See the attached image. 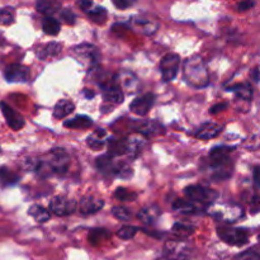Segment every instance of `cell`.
I'll use <instances>...</instances> for the list:
<instances>
[{"label": "cell", "instance_id": "30", "mask_svg": "<svg viewBox=\"0 0 260 260\" xmlns=\"http://www.w3.org/2000/svg\"><path fill=\"white\" fill-rule=\"evenodd\" d=\"M36 7H37L38 12L46 14L47 17H51L53 13H56L60 9L61 4L58 2H38Z\"/></svg>", "mask_w": 260, "mask_h": 260}, {"label": "cell", "instance_id": "33", "mask_svg": "<svg viewBox=\"0 0 260 260\" xmlns=\"http://www.w3.org/2000/svg\"><path fill=\"white\" fill-rule=\"evenodd\" d=\"M114 197L121 202H131V201L137 200V194L127 188H117L114 192Z\"/></svg>", "mask_w": 260, "mask_h": 260}, {"label": "cell", "instance_id": "14", "mask_svg": "<svg viewBox=\"0 0 260 260\" xmlns=\"http://www.w3.org/2000/svg\"><path fill=\"white\" fill-rule=\"evenodd\" d=\"M132 29L142 35H154L159 28V23L156 20H152L150 18L145 17H134L129 22Z\"/></svg>", "mask_w": 260, "mask_h": 260}, {"label": "cell", "instance_id": "48", "mask_svg": "<svg viewBox=\"0 0 260 260\" xmlns=\"http://www.w3.org/2000/svg\"><path fill=\"white\" fill-rule=\"evenodd\" d=\"M78 5L84 10V12H86V10L90 9V8L93 7V3L91 2H79Z\"/></svg>", "mask_w": 260, "mask_h": 260}, {"label": "cell", "instance_id": "12", "mask_svg": "<svg viewBox=\"0 0 260 260\" xmlns=\"http://www.w3.org/2000/svg\"><path fill=\"white\" fill-rule=\"evenodd\" d=\"M4 75L9 83H25L29 79V69L20 63H13L5 69Z\"/></svg>", "mask_w": 260, "mask_h": 260}, {"label": "cell", "instance_id": "47", "mask_svg": "<svg viewBox=\"0 0 260 260\" xmlns=\"http://www.w3.org/2000/svg\"><path fill=\"white\" fill-rule=\"evenodd\" d=\"M250 76H251V79H253L254 83H259V81H260V71H259V69L258 68L254 69V70L251 71Z\"/></svg>", "mask_w": 260, "mask_h": 260}, {"label": "cell", "instance_id": "13", "mask_svg": "<svg viewBox=\"0 0 260 260\" xmlns=\"http://www.w3.org/2000/svg\"><path fill=\"white\" fill-rule=\"evenodd\" d=\"M155 95L151 93L142 94V95L137 96L134 102L129 106V111L132 113L137 114V116H145V114L149 113V111L151 109V107L154 106Z\"/></svg>", "mask_w": 260, "mask_h": 260}, {"label": "cell", "instance_id": "29", "mask_svg": "<svg viewBox=\"0 0 260 260\" xmlns=\"http://www.w3.org/2000/svg\"><path fill=\"white\" fill-rule=\"evenodd\" d=\"M173 208L175 211H178L179 213H184V215H190V213L200 212L197 210L194 205H193L190 201H184V200H177L173 203Z\"/></svg>", "mask_w": 260, "mask_h": 260}, {"label": "cell", "instance_id": "37", "mask_svg": "<svg viewBox=\"0 0 260 260\" xmlns=\"http://www.w3.org/2000/svg\"><path fill=\"white\" fill-rule=\"evenodd\" d=\"M14 22V10L9 7L0 8V24H12Z\"/></svg>", "mask_w": 260, "mask_h": 260}, {"label": "cell", "instance_id": "39", "mask_svg": "<svg viewBox=\"0 0 260 260\" xmlns=\"http://www.w3.org/2000/svg\"><path fill=\"white\" fill-rule=\"evenodd\" d=\"M137 231H139V229L136 226H123L117 231V236L122 240H129V239L135 238Z\"/></svg>", "mask_w": 260, "mask_h": 260}, {"label": "cell", "instance_id": "35", "mask_svg": "<svg viewBox=\"0 0 260 260\" xmlns=\"http://www.w3.org/2000/svg\"><path fill=\"white\" fill-rule=\"evenodd\" d=\"M173 233L177 234L178 236H189L194 233V228L189 223L177 222L173 226Z\"/></svg>", "mask_w": 260, "mask_h": 260}, {"label": "cell", "instance_id": "8", "mask_svg": "<svg viewBox=\"0 0 260 260\" xmlns=\"http://www.w3.org/2000/svg\"><path fill=\"white\" fill-rule=\"evenodd\" d=\"M180 68V57L177 53H168L160 61V70L164 81L169 83L173 81L177 76Z\"/></svg>", "mask_w": 260, "mask_h": 260}, {"label": "cell", "instance_id": "38", "mask_svg": "<svg viewBox=\"0 0 260 260\" xmlns=\"http://www.w3.org/2000/svg\"><path fill=\"white\" fill-rule=\"evenodd\" d=\"M61 50H62V46H61L60 43L52 42V43H50V45H47L45 48H43L40 56H41V58L51 57V56H55V55H57V53H60Z\"/></svg>", "mask_w": 260, "mask_h": 260}, {"label": "cell", "instance_id": "42", "mask_svg": "<svg viewBox=\"0 0 260 260\" xmlns=\"http://www.w3.org/2000/svg\"><path fill=\"white\" fill-rule=\"evenodd\" d=\"M253 180L256 189H260V165H256L253 169Z\"/></svg>", "mask_w": 260, "mask_h": 260}, {"label": "cell", "instance_id": "18", "mask_svg": "<svg viewBox=\"0 0 260 260\" xmlns=\"http://www.w3.org/2000/svg\"><path fill=\"white\" fill-rule=\"evenodd\" d=\"M160 215H161V211H160L159 206L150 205L142 208L139 212V215H137V217H139L140 221L146 223V225H151V223L156 222L157 218L160 217Z\"/></svg>", "mask_w": 260, "mask_h": 260}, {"label": "cell", "instance_id": "36", "mask_svg": "<svg viewBox=\"0 0 260 260\" xmlns=\"http://www.w3.org/2000/svg\"><path fill=\"white\" fill-rule=\"evenodd\" d=\"M112 213H113L114 217L119 221H129L132 218V212L128 208L123 207V206H116V207L112 208Z\"/></svg>", "mask_w": 260, "mask_h": 260}, {"label": "cell", "instance_id": "50", "mask_svg": "<svg viewBox=\"0 0 260 260\" xmlns=\"http://www.w3.org/2000/svg\"><path fill=\"white\" fill-rule=\"evenodd\" d=\"M258 239H259V241H260V235H259V238H258Z\"/></svg>", "mask_w": 260, "mask_h": 260}, {"label": "cell", "instance_id": "45", "mask_svg": "<svg viewBox=\"0 0 260 260\" xmlns=\"http://www.w3.org/2000/svg\"><path fill=\"white\" fill-rule=\"evenodd\" d=\"M229 107V104L228 103H220V104H216V106H213L212 108L210 109V112L211 113H218V112H222V111H225L226 108H228Z\"/></svg>", "mask_w": 260, "mask_h": 260}, {"label": "cell", "instance_id": "1", "mask_svg": "<svg viewBox=\"0 0 260 260\" xmlns=\"http://www.w3.org/2000/svg\"><path fill=\"white\" fill-rule=\"evenodd\" d=\"M183 75L185 81L193 88H206L210 84V73L207 65L200 55H193L184 61Z\"/></svg>", "mask_w": 260, "mask_h": 260}, {"label": "cell", "instance_id": "5", "mask_svg": "<svg viewBox=\"0 0 260 260\" xmlns=\"http://www.w3.org/2000/svg\"><path fill=\"white\" fill-rule=\"evenodd\" d=\"M217 234L221 240L233 246H243L249 241V231L245 229L220 226L217 228Z\"/></svg>", "mask_w": 260, "mask_h": 260}, {"label": "cell", "instance_id": "16", "mask_svg": "<svg viewBox=\"0 0 260 260\" xmlns=\"http://www.w3.org/2000/svg\"><path fill=\"white\" fill-rule=\"evenodd\" d=\"M104 202L94 196H85L79 203V210L83 215H93L103 208Z\"/></svg>", "mask_w": 260, "mask_h": 260}, {"label": "cell", "instance_id": "26", "mask_svg": "<svg viewBox=\"0 0 260 260\" xmlns=\"http://www.w3.org/2000/svg\"><path fill=\"white\" fill-rule=\"evenodd\" d=\"M107 132L104 129H98L88 137V146L93 150H101L106 145Z\"/></svg>", "mask_w": 260, "mask_h": 260}, {"label": "cell", "instance_id": "31", "mask_svg": "<svg viewBox=\"0 0 260 260\" xmlns=\"http://www.w3.org/2000/svg\"><path fill=\"white\" fill-rule=\"evenodd\" d=\"M86 14L89 15V17L93 19V22L98 23V24H101V23H104L107 19V12L104 8L102 7H96V5L93 4V7L90 8V9L86 10Z\"/></svg>", "mask_w": 260, "mask_h": 260}, {"label": "cell", "instance_id": "2", "mask_svg": "<svg viewBox=\"0 0 260 260\" xmlns=\"http://www.w3.org/2000/svg\"><path fill=\"white\" fill-rule=\"evenodd\" d=\"M233 147L218 146L211 150L210 156H208L207 165L208 169L212 172V178L215 179H228L231 177L234 170L233 160L230 157V151H233Z\"/></svg>", "mask_w": 260, "mask_h": 260}, {"label": "cell", "instance_id": "24", "mask_svg": "<svg viewBox=\"0 0 260 260\" xmlns=\"http://www.w3.org/2000/svg\"><path fill=\"white\" fill-rule=\"evenodd\" d=\"M91 124H93V122H91V119L89 118V117L78 116L75 117V118L68 119V121L63 123V126H65L66 128L71 129H85L91 127Z\"/></svg>", "mask_w": 260, "mask_h": 260}, {"label": "cell", "instance_id": "11", "mask_svg": "<svg viewBox=\"0 0 260 260\" xmlns=\"http://www.w3.org/2000/svg\"><path fill=\"white\" fill-rule=\"evenodd\" d=\"M102 95H103L104 102L112 104H121L124 99L123 90H122L121 86L116 83V80L113 83L108 84H102Z\"/></svg>", "mask_w": 260, "mask_h": 260}, {"label": "cell", "instance_id": "23", "mask_svg": "<svg viewBox=\"0 0 260 260\" xmlns=\"http://www.w3.org/2000/svg\"><path fill=\"white\" fill-rule=\"evenodd\" d=\"M139 132L142 136H156L164 132V128L160 123H157L156 121H145L144 123H141L140 126Z\"/></svg>", "mask_w": 260, "mask_h": 260}, {"label": "cell", "instance_id": "7", "mask_svg": "<svg viewBox=\"0 0 260 260\" xmlns=\"http://www.w3.org/2000/svg\"><path fill=\"white\" fill-rule=\"evenodd\" d=\"M210 215L223 222H235L244 216V210L239 205H223L211 208Z\"/></svg>", "mask_w": 260, "mask_h": 260}, {"label": "cell", "instance_id": "9", "mask_svg": "<svg viewBox=\"0 0 260 260\" xmlns=\"http://www.w3.org/2000/svg\"><path fill=\"white\" fill-rule=\"evenodd\" d=\"M51 173L63 174L69 167V155L63 149H53L50 151V161H47Z\"/></svg>", "mask_w": 260, "mask_h": 260}, {"label": "cell", "instance_id": "28", "mask_svg": "<svg viewBox=\"0 0 260 260\" xmlns=\"http://www.w3.org/2000/svg\"><path fill=\"white\" fill-rule=\"evenodd\" d=\"M42 29L46 35L57 36L61 29L60 22L56 20L53 17H46L45 19L42 20Z\"/></svg>", "mask_w": 260, "mask_h": 260}, {"label": "cell", "instance_id": "22", "mask_svg": "<svg viewBox=\"0 0 260 260\" xmlns=\"http://www.w3.org/2000/svg\"><path fill=\"white\" fill-rule=\"evenodd\" d=\"M75 111V104L71 101H66V99H62V101H58L56 103L55 109H53V117L56 119L65 118L66 116L71 114Z\"/></svg>", "mask_w": 260, "mask_h": 260}, {"label": "cell", "instance_id": "21", "mask_svg": "<svg viewBox=\"0 0 260 260\" xmlns=\"http://www.w3.org/2000/svg\"><path fill=\"white\" fill-rule=\"evenodd\" d=\"M116 78V83H121V88H124L126 90H128L129 93H135V90L139 86V80H137L136 76L131 73H122L119 75L114 76Z\"/></svg>", "mask_w": 260, "mask_h": 260}, {"label": "cell", "instance_id": "46", "mask_svg": "<svg viewBox=\"0 0 260 260\" xmlns=\"http://www.w3.org/2000/svg\"><path fill=\"white\" fill-rule=\"evenodd\" d=\"M258 211H260V197L256 196L251 201V212H258Z\"/></svg>", "mask_w": 260, "mask_h": 260}, {"label": "cell", "instance_id": "4", "mask_svg": "<svg viewBox=\"0 0 260 260\" xmlns=\"http://www.w3.org/2000/svg\"><path fill=\"white\" fill-rule=\"evenodd\" d=\"M96 167L99 172L108 177L118 178H129L132 175V169L127 162L117 161L111 155H103L96 159Z\"/></svg>", "mask_w": 260, "mask_h": 260}, {"label": "cell", "instance_id": "43", "mask_svg": "<svg viewBox=\"0 0 260 260\" xmlns=\"http://www.w3.org/2000/svg\"><path fill=\"white\" fill-rule=\"evenodd\" d=\"M135 2H131V0H113L114 7H117L118 9H126V8L131 7Z\"/></svg>", "mask_w": 260, "mask_h": 260}, {"label": "cell", "instance_id": "20", "mask_svg": "<svg viewBox=\"0 0 260 260\" xmlns=\"http://www.w3.org/2000/svg\"><path fill=\"white\" fill-rule=\"evenodd\" d=\"M229 89L236 94V98H238L239 101L245 102V103H250L251 99H253V86H251L250 83H248V81L235 84V85L230 86Z\"/></svg>", "mask_w": 260, "mask_h": 260}, {"label": "cell", "instance_id": "34", "mask_svg": "<svg viewBox=\"0 0 260 260\" xmlns=\"http://www.w3.org/2000/svg\"><path fill=\"white\" fill-rule=\"evenodd\" d=\"M0 180L4 184H15L19 180V175L15 174L14 172L9 170L8 168H0Z\"/></svg>", "mask_w": 260, "mask_h": 260}, {"label": "cell", "instance_id": "10", "mask_svg": "<svg viewBox=\"0 0 260 260\" xmlns=\"http://www.w3.org/2000/svg\"><path fill=\"white\" fill-rule=\"evenodd\" d=\"M51 212L56 216H69L76 210V202L74 200H69L66 197H55L50 202Z\"/></svg>", "mask_w": 260, "mask_h": 260}, {"label": "cell", "instance_id": "40", "mask_svg": "<svg viewBox=\"0 0 260 260\" xmlns=\"http://www.w3.org/2000/svg\"><path fill=\"white\" fill-rule=\"evenodd\" d=\"M236 260H260V251L256 249H249L239 254Z\"/></svg>", "mask_w": 260, "mask_h": 260}, {"label": "cell", "instance_id": "49", "mask_svg": "<svg viewBox=\"0 0 260 260\" xmlns=\"http://www.w3.org/2000/svg\"><path fill=\"white\" fill-rule=\"evenodd\" d=\"M84 95L86 96V98H93L94 96V93H91V90H88V89H85V90H84Z\"/></svg>", "mask_w": 260, "mask_h": 260}, {"label": "cell", "instance_id": "41", "mask_svg": "<svg viewBox=\"0 0 260 260\" xmlns=\"http://www.w3.org/2000/svg\"><path fill=\"white\" fill-rule=\"evenodd\" d=\"M60 17H61V19L66 23V24H74L76 20L75 14H74L73 10L69 9V8H65V9L61 10Z\"/></svg>", "mask_w": 260, "mask_h": 260}, {"label": "cell", "instance_id": "6", "mask_svg": "<svg viewBox=\"0 0 260 260\" xmlns=\"http://www.w3.org/2000/svg\"><path fill=\"white\" fill-rule=\"evenodd\" d=\"M71 52L81 65L88 66V68H93L94 65H96L99 58H101L98 48L90 43H81V45L75 46L71 50Z\"/></svg>", "mask_w": 260, "mask_h": 260}, {"label": "cell", "instance_id": "3", "mask_svg": "<svg viewBox=\"0 0 260 260\" xmlns=\"http://www.w3.org/2000/svg\"><path fill=\"white\" fill-rule=\"evenodd\" d=\"M184 193L188 200L197 207L198 211H202L212 206L218 197L217 192L211 188L203 187V185H189L185 188Z\"/></svg>", "mask_w": 260, "mask_h": 260}, {"label": "cell", "instance_id": "32", "mask_svg": "<svg viewBox=\"0 0 260 260\" xmlns=\"http://www.w3.org/2000/svg\"><path fill=\"white\" fill-rule=\"evenodd\" d=\"M109 236L108 230L106 229H94L89 233V241H90L93 245H98L99 243H102L103 240H106Z\"/></svg>", "mask_w": 260, "mask_h": 260}, {"label": "cell", "instance_id": "25", "mask_svg": "<svg viewBox=\"0 0 260 260\" xmlns=\"http://www.w3.org/2000/svg\"><path fill=\"white\" fill-rule=\"evenodd\" d=\"M28 215H29L33 220L37 221L38 223L46 222V221L50 220V217H51L50 211H47L45 207H42V206H38V205L30 206L29 210H28Z\"/></svg>", "mask_w": 260, "mask_h": 260}, {"label": "cell", "instance_id": "44", "mask_svg": "<svg viewBox=\"0 0 260 260\" xmlns=\"http://www.w3.org/2000/svg\"><path fill=\"white\" fill-rule=\"evenodd\" d=\"M254 7H255L254 2H243L238 4V10L239 12H246V10H250Z\"/></svg>", "mask_w": 260, "mask_h": 260}, {"label": "cell", "instance_id": "19", "mask_svg": "<svg viewBox=\"0 0 260 260\" xmlns=\"http://www.w3.org/2000/svg\"><path fill=\"white\" fill-rule=\"evenodd\" d=\"M127 144V152L131 159H136L137 156H140V154L142 152V147L145 145V139L141 136H137V135H134V136H129L128 139H126Z\"/></svg>", "mask_w": 260, "mask_h": 260}, {"label": "cell", "instance_id": "15", "mask_svg": "<svg viewBox=\"0 0 260 260\" xmlns=\"http://www.w3.org/2000/svg\"><path fill=\"white\" fill-rule=\"evenodd\" d=\"M0 108H2L3 116H4L5 121H7L8 126L10 128L14 129V131H19L20 128L24 127V118L18 112H15L12 107H9L7 103L2 102L0 103Z\"/></svg>", "mask_w": 260, "mask_h": 260}, {"label": "cell", "instance_id": "27", "mask_svg": "<svg viewBox=\"0 0 260 260\" xmlns=\"http://www.w3.org/2000/svg\"><path fill=\"white\" fill-rule=\"evenodd\" d=\"M108 152L111 156H117V155H123L127 152L126 140L112 139L108 141Z\"/></svg>", "mask_w": 260, "mask_h": 260}, {"label": "cell", "instance_id": "17", "mask_svg": "<svg viewBox=\"0 0 260 260\" xmlns=\"http://www.w3.org/2000/svg\"><path fill=\"white\" fill-rule=\"evenodd\" d=\"M222 132V126L215 122H206L196 132V137L200 140H212Z\"/></svg>", "mask_w": 260, "mask_h": 260}]
</instances>
